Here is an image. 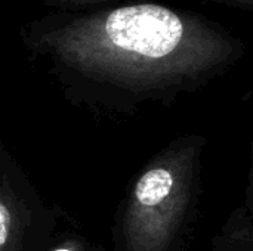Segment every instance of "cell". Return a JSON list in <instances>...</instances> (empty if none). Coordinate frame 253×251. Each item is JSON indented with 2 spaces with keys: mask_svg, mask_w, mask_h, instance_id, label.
<instances>
[{
  "mask_svg": "<svg viewBox=\"0 0 253 251\" xmlns=\"http://www.w3.org/2000/svg\"><path fill=\"white\" fill-rule=\"evenodd\" d=\"M18 37L27 62L67 104L110 124L173 108L246 55L245 41L222 22L147 0L49 10L22 22Z\"/></svg>",
  "mask_w": 253,
  "mask_h": 251,
  "instance_id": "cell-1",
  "label": "cell"
},
{
  "mask_svg": "<svg viewBox=\"0 0 253 251\" xmlns=\"http://www.w3.org/2000/svg\"><path fill=\"white\" fill-rule=\"evenodd\" d=\"M208 139L166 143L130 179L113 217V251H187L200 219Z\"/></svg>",
  "mask_w": 253,
  "mask_h": 251,
  "instance_id": "cell-2",
  "label": "cell"
},
{
  "mask_svg": "<svg viewBox=\"0 0 253 251\" xmlns=\"http://www.w3.org/2000/svg\"><path fill=\"white\" fill-rule=\"evenodd\" d=\"M59 215L0 136V251L46 250L58 234Z\"/></svg>",
  "mask_w": 253,
  "mask_h": 251,
  "instance_id": "cell-3",
  "label": "cell"
},
{
  "mask_svg": "<svg viewBox=\"0 0 253 251\" xmlns=\"http://www.w3.org/2000/svg\"><path fill=\"white\" fill-rule=\"evenodd\" d=\"M253 204L236 207L212 238V251H253Z\"/></svg>",
  "mask_w": 253,
  "mask_h": 251,
  "instance_id": "cell-4",
  "label": "cell"
},
{
  "mask_svg": "<svg viewBox=\"0 0 253 251\" xmlns=\"http://www.w3.org/2000/svg\"><path fill=\"white\" fill-rule=\"evenodd\" d=\"M44 6L50 7L52 10H64V12H82V10H92L107 6H116L120 3L136 1V0H42ZM208 1V0H199Z\"/></svg>",
  "mask_w": 253,
  "mask_h": 251,
  "instance_id": "cell-5",
  "label": "cell"
},
{
  "mask_svg": "<svg viewBox=\"0 0 253 251\" xmlns=\"http://www.w3.org/2000/svg\"><path fill=\"white\" fill-rule=\"evenodd\" d=\"M93 246L95 244L80 232L65 231L58 232L52 244L43 251H90Z\"/></svg>",
  "mask_w": 253,
  "mask_h": 251,
  "instance_id": "cell-6",
  "label": "cell"
},
{
  "mask_svg": "<svg viewBox=\"0 0 253 251\" xmlns=\"http://www.w3.org/2000/svg\"><path fill=\"white\" fill-rule=\"evenodd\" d=\"M212 3H219V4H225L239 10H246L251 12L253 9V0H208Z\"/></svg>",
  "mask_w": 253,
  "mask_h": 251,
  "instance_id": "cell-7",
  "label": "cell"
},
{
  "mask_svg": "<svg viewBox=\"0 0 253 251\" xmlns=\"http://www.w3.org/2000/svg\"><path fill=\"white\" fill-rule=\"evenodd\" d=\"M90 251H105V250H104L102 247H96V246H93V249H92Z\"/></svg>",
  "mask_w": 253,
  "mask_h": 251,
  "instance_id": "cell-8",
  "label": "cell"
}]
</instances>
